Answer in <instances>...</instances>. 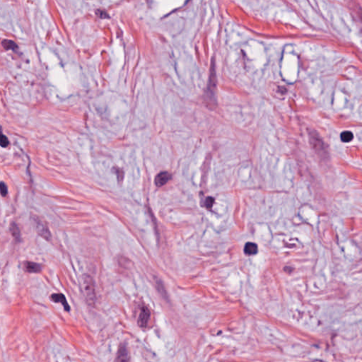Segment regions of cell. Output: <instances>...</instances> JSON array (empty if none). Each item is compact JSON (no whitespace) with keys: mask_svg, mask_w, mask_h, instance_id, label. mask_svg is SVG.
<instances>
[{"mask_svg":"<svg viewBox=\"0 0 362 362\" xmlns=\"http://www.w3.org/2000/svg\"><path fill=\"white\" fill-rule=\"evenodd\" d=\"M257 250H258L257 246L252 242H248L244 247V253L247 255H255L257 253Z\"/></svg>","mask_w":362,"mask_h":362,"instance_id":"ba28073f","label":"cell"},{"mask_svg":"<svg viewBox=\"0 0 362 362\" xmlns=\"http://www.w3.org/2000/svg\"><path fill=\"white\" fill-rule=\"evenodd\" d=\"M9 144V142L8 138L0 130V146L5 148V147L8 146Z\"/></svg>","mask_w":362,"mask_h":362,"instance_id":"7c38bea8","label":"cell"},{"mask_svg":"<svg viewBox=\"0 0 362 362\" xmlns=\"http://www.w3.org/2000/svg\"><path fill=\"white\" fill-rule=\"evenodd\" d=\"M50 298L52 299V301L55 303H60V304H62L63 306H64V308L65 311H69L70 310V308H69V305L68 304V303L67 301V299L66 298H65V296L63 295L62 294H53V295H51L50 296Z\"/></svg>","mask_w":362,"mask_h":362,"instance_id":"8992f818","label":"cell"},{"mask_svg":"<svg viewBox=\"0 0 362 362\" xmlns=\"http://www.w3.org/2000/svg\"><path fill=\"white\" fill-rule=\"evenodd\" d=\"M115 362H130V354L125 345H122L120 346L115 358Z\"/></svg>","mask_w":362,"mask_h":362,"instance_id":"277c9868","label":"cell"},{"mask_svg":"<svg viewBox=\"0 0 362 362\" xmlns=\"http://www.w3.org/2000/svg\"><path fill=\"white\" fill-rule=\"evenodd\" d=\"M31 220L32 221L33 227L37 234L42 238H43L44 239L50 241L51 239V234L48 226L43 219L36 215H32L31 216Z\"/></svg>","mask_w":362,"mask_h":362,"instance_id":"7a4b0ae2","label":"cell"},{"mask_svg":"<svg viewBox=\"0 0 362 362\" xmlns=\"http://www.w3.org/2000/svg\"><path fill=\"white\" fill-rule=\"evenodd\" d=\"M10 231L12 236L18 240L20 239L21 238V232H20L19 228L14 222L11 223L10 226Z\"/></svg>","mask_w":362,"mask_h":362,"instance_id":"9c48e42d","label":"cell"},{"mask_svg":"<svg viewBox=\"0 0 362 362\" xmlns=\"http://www.w3.org/2000/svg\"><path fill=\"white\" fill-rule=\"evenodd\" d=\"M81 286L87 302L90 305H94L96 302V292L94 281L89 275H84L81 277Z\"/></svg>","mask_w":362,"mask_h":362,"instance_id":"6da1fadb","label":"cell"},{"mask_svg":"<svg viewBox=\"0 0 362 362\" xmlns=\"http://www.w3.org/2000/svg\"><path fill=\"white\" fill-rule=\"evenodd\" d=\"M214 198H207L206 199V201H205V206L206 207L208 208V209H210V208H212V206L214 205Z\"/></svg>","mask_w":362,"mask_h":362,"instance_id":"5bb4252c","label":"cell"},{"mask_svg":"<svg viewBox=\"0 0 362 362\" xmlns=\"http://www.w3.org/2000/svg\"><path fill=\"white\" fill-rule=\"evenodd\" d=\"M25 270L30 273H38L41 271V266L33 262H26L24 265Z\"/></svg>","mask_w":362,"mask_h":362,"instance_id":"52a82bcc","label":"cell"},{"mask_svg":"<svg viewBox=\"0 0 362 362\" xmlns=\"http://www.w3.org/2000/svg\"><path fill=\"white\" fill-rule=\"evenodd\" d=\"M353 139V134L350 131H345L341 134V140L343 142H349Z\"/></svg>","mask_w":362,"mask_h":362,"instance_id":"8fae6325","label":"cell"},{"mask_svg":"<svg viewBox=\"0 0 362 362\" xmlns=\"http://www.w3.org/2000/svg\"><path fill=\"white\" fill-rule=\"evenodd\" d=\"M2 46H3L6 50H15L17 49L18 46L17 43L13 40H4L2 42Z\"/></svg>","mask_w":362,"mask_h":362,"instance_id":"30bf717a","label":"cell"},{"mask_svg":"<svg viewBox=\"0 0 362 362\" xmlns=\"http://www.w3.org/2000/svg\"><path fill=\"white\" fill-rule=\"evenodd\" d=\"M0 193L3 197H5L8 193L7 186L4 182H0Z\"/></svg>","mask_w":362,"mask_h":362,"instance_id":"4fadbf2b","label":"cell"},{"mask_svg":"<svg viewBox=\"0 0 362 362\" xmlns=\"http://www.w3.org/2000/svg\"><path fill=\"white\" fill-rule=\"evenodd\" d=\"M151 313L149 308L146 306H143L140 310V313L138 318V325L141 328H146L149 324L150 320Z\"/></svg>","mask_w":362,"mask_h":362,"instance_id":"3957f363","label":"cell"},{"mask_svg":"<svg viewBox=\"0 0 362 362\" xmlns=\"http://www.w3.org/2000/svg\"><path fill=\"white\" fill-rule=\"evenodd\" d=\"M171 179V175L168 172H161L156 176L155 184L157 187H161L166 185Z\"/></svg>","mask_w":362,"mask_h":362,"instance_id":"5b68a950","label":"cell"}]
</instances>
